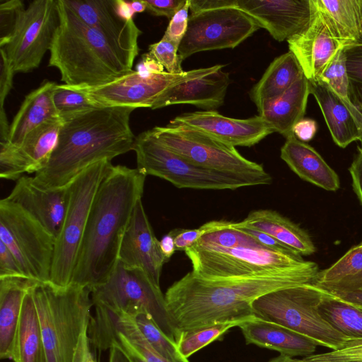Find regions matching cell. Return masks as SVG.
Wrapping results in <instances>:
<instances>
[{
    "mask_svg": "<svg viewBox=\"0 0 362 362\" xmlns=\"http://www.w3.org/2000/svg\"><path fill=\"white\" fill-rule=\"evenodd\" d=\"M83 362H98L95 357L93 355L90 349H89L85 355Z\"/></svg>",
    "mask_w": 362,
    "mask_h": 362,
    "instance_id": "obj_62",
    "label": "cell"
},
{
    "mask_svg": "<svg viewBox=\"0 0 362 362\" xmlns=\"http://www.w3.org/2000/svg\"><path fill=\"white\" fill-rule=\"evenodd\" d=\"M189 0L170 19L166 30L163 36L165 39L180 44L184 37L188 26L189 17Z\"/></svg>",
    "mask_w": 362,
    "mask_h": 362,
    "instance_id": "obj_46",
    "label": "cell"
},
{
    "mask_svg": "<svg viewBox=\"0 0 362 362\" xmlns=\"http://www.w3.org/2000/svg\"><path fill=\"white\" fill-rule=\"evenodd\" d=\"M308 27L287 40L308 81H318L337 52L346 45L327 18L315 6Z\"/></svg>",
    "mask_w": 362,
    "mask_h": 362,
    "instance_id": "obj_19",
    "label": "cell"
},
{
    "mask_svg": "<svg viewBox=\"0 0 362 362\" xmlns=\"http://www.w3.org/2000/svg\"><path fill=\"white\" fill-rule=\"evenodd\" d=\"M118 261L127 267L144 271L160 286L162 268L168 262L161 252L145 212L141 199L132 213L119 247Z\"/></svg>",
    "mask_w": 362,
    "mask_h": 362,
    "instance_id": "obj_20",
    "label": "cell"
},
{
    "mask_svg": "<svg viewBox=\"0 0 362 362\" xmlns=\"http://www.w3.org/2000/svg\"><path fill=\"white\" fill-rule=\"evenodd\" d=\"M349 171L351 177L352 187L362 205V144L358 146V151Z\"/></svg>",
    "mask_w": 362,
    "mask_h": 362,
    "instance_id": "obj_52",
    "label": "cell"
},
{
    "mask_svg": "<svg viewBox=\"0 0 362 362\" xmlns=\"http://www.w3.org/2000/svg\"><path fill=\"white\" fill-rule=\"evenodd\" d=\"M170 127H185L232 146L250 147L274 132L259 115L235 119L216 110L181 114L170 121Z\"/></svg>",
    "mask_w": 362,
    "mask_h": 362,
    "instance_id": "obj_18",
    "label": "cell"
},
{
    "mask_svg": "<svg viewBox=\"0 0 362 362\" xmlns=\"http://www.w3.org/2000/svg\"><path fill=\"white\" fill-rule=\"evenodd\" d=\"M327 291L313 284L278 289L255 299L256 317L292 329L331 350L344 347L353 338L332 327L321 315L319 305Z\"/></svg>",
    "mask_w": 362,
    "mask_h": 362,
    "instance_id": "obj_6",
    "label": "cell"
},
{
    "mask_svg": "<svg viewBox=\"0 0 362 362\" xmlns=\"http://www.w3.org/2000/svg\"><path fill=\"white\" fill-rule=\"evenodd\" d=\"M169 233L174 238L176 250L185 251L197 242L205 230L200 227L197 229L176 228Z\"/></svg>",
    "mask_w": 362,
    "mask_h": 362,
    "instance_id": "obj_49",
    "label": "cell"
},
{
    "mask_svg": "<svg viewBox=\"0 0 362 362\" xmlns=\"http://www.w3.org/2000/svg\"><path fill=\"white\" fill-rule=\"evenodd\" d=\"M57 83L45 81L24 98L10 124L8 141L18 144L33 129L53 118L60 117L53 101Z\"/></svg>",
    "mask_w": 362,
    "mask_h": 362,
    "instance_id": "obj_30",
    "label": "cell"
},
{
    "mask_svg": "<svg viewBox=\"0 0 362 362\" xmlns=\"http://www.w3.org/2000/svg\"><path fill=\"white\" fill-rule=\"evenodd\" d=\"M238 325L236 322L220 323L180 332L175 341L177 349L182 357L188 359L193 354L222 337L228 330Z\"/></svg>",
    "mask_w": 362,
    "mask_h": 362,
    "instance_id": "obj_40",
    "label": "cell"
},
{
    "mask_svg": "<svg viewBox=\"0 0 362 362\" xmlns=\"http://www.w3.org/2000/svg\"><path fill=\"white\" fill-rule=\"evenodd\" d=\"M136 71L144 75H151L164 72V67L147 52L142 55V59L136 66Z\"/></svg>",
    "mask_w": 362,
    "mask_h": 362,
    "instance_id": "obj_55",
    "label": "cell"
},
{
    "mask_svg": "<svg viewBox=\"0 0 362 362\" xmlns=\"http://www.w3.org/2000/svg\"><path fill=\"white\" fill-rule=\"evenodd\" d=\"M223 66V65L217 64L177 74L164 71L160 74L144 75L133 70L102 86L74 88L82 91L100 106L153 110L161 95L170 88L189 80L204 76L221 69Z\"/></svg>",
    "mask_w": 362,
    "mask_h": 362,
    "instance_id": "obj_14",
    "label": "cell"
},
{
    "mask_svg": "<svg viewBox=\"0 0 362 362\" xmlns=\"http://www.w3.org/2000/svg\"><path fill=\"white\" fill-rule=\"evenodd\" d=\"M33 295L41 326L45 362H83L90 349L93 306L89 287L38 282Z\"/></svg>",
    "mask_w": 362,
    "mask_h": 362,
    "instance_id": "obj_5",
    "label": "cell"
},
{
    "mask_svg": "<svg viewBox=\"0 0 362 362\" xmlns=\"http://www.w3.org/2000/svg\"><path fill=\"white\" fill-rule=\"evenodd\" d=\"M344 52L350 99L362 112V41L346 45Z\"/></svg>",
    "mask_w": 362,
    "mask_h": 362,
    "instance_id": "obj_42",
    "label": "cell"
},
{
    "mask_svg": "<svg viewBox=\"0 0 362 362\" xmlns=\"http://www.w3.org/2000/svg\"><path fill=\"white\" fill-rule=\"evenodd\" d=\"M150 345L164 358L171 362H189L180 354L176 343L168 338L146 311L131 315Z\"/></svg>",
    "mask_w": 362,
    "mask_h": 362,
    "instance_id": "obj_38",
    "label": "cell"
},
{
    "mask_svg": "<svg viewBox=\"0 0 362 362\" xmlns=\"http://www.w3.org/2000/svg\"><path fill=\"white\" fill-rule=\"evenodd\" d=\"M361 244H362V242H361Z\"/></svg>",
    "mask_w": 362,
    "mask_h": 362,
    "instance_id": "obj_64",
    "label": "cell"
},
{
    "mask_svg": "<svg viewBox=\"0 0 362 362\" xmlns=\"http://www.w3.org/2000/svg\"><path fill=\"white\" fill-rule=\"evenodd\" d=\"M59 25L57 0H35L20 14L3 49L14 73L37 69L49 51Z\"/></svg>",
    "mask_w": 362,
    "mask_h": 362,
    "instance_id": "obj_15",
    "label": "cell"
},
{
    "mask_svg": "<svg viewBox=\"0 0 362 362\" xmlns=\"http://www.w3.org/2000/svg\"><path fill=\"white\" fill-rule=\"evenodd\" d=\"M59 25L50 49L49 66L71 88L102 86L132 71L139 50L124 47L83 22L57 0Z\"/></svg>",
    "mask_w": 362,
    "mask_h": 362,
    "instance_id": "obj_4",
    "label": "cell"
},
{
    "mask_svg": "<svg viewBox=\"0 0 362 362\" xmlns=\"http://www.w3.org/2000/svg\"><path fill=\"white\" fill-rule=\"evenodd\" d=\"M109 362H129L124 355L116 347L109 349Z\"/></svg>",
    "mask_w": 362,
    "mask_h": 362,
    "instance_id": "obj_59",
    "label": "cell"
},
{
    "mask_svg": "<svg viewBox=\"0 0 362 362\" xmlns=\"http://www.w3.org/2000/svg\"><path fill=\"white\" fill-rule=\"evenodd\" d=\"M129 4L134 13H142L146 10V5L143 1H130Z\"/></svg>",
    "mask_w": 362,
    "mask_h": 362,
    "instance_id": "obj_60",
    "label": "cell"
},
{
    "mask_svg": "<svg viewBox=\"0 0 362 362\" xmlns=\"http://www.w3.org/2000/svg\"><path fill=\"white\" fill-rule=\"evenodd\" d=\"M362 270V244L348 250L328 268L318 272L313 284L320 288L357 274Z\"/></svg>",
    "mask_w": 362,
    "mask_h": 362,
    "instance_id": "obj_39",
    "label": "cell"
},
{
    "mask_svg": "<svg viewBox=\"0 0 362 362\" xmlns=\"http://www.w3.org/2000/svg\"><path fill=\"white\" fill-rule=\"evenodd\" d=\"M187 0H144L146 11L156 16L171 19Z\"/></svg>",
    "mask_w": 362,
    "mask_h": 362,
    "instance_id": "obj_48",
    "label": "cell"
},
{
    "mask_svg": "<svg viewBox=\"0 0 362 362\" xmlns=\"http://www.w3.org/2000/svg\"><path fill=\"white\" fill-rule=\"evenodd\" d=\"M91 298L93 306L129 315L141 310L147 312L163 333L175 342L177 334L165 295L144 271L117 261L107 279L91 289Z\"/></svg>",
    "mask_w": 362,
    "mask_h": 362,
    "instance_id": "obj_9",
    "label": "cell"
},
{
    "mask_svg": "<svg viewBox=\"0 0 362 362\" xmlns=\"http://www.w3.org/2000/svg\"><path fill=\"white\" fill-rule=\"evenodd\" d=\"M344 48L337 52L319 80L325 83L335 93L349 110L362 133V112L352 103L349 96Z\"/></svg>",
    "mask_w": 362,
    "mask_h": 362,
    "instance_id": "obj_37",
    "label": "cell"
},
{
    "mask_svg": "<svg viewBox=\"0 0 362 362\" xmlns=\"http://www.w3.org/2000/svg\"><path fill=\"white\" fill-rule=\"evenodd\" d=\"M53 101L61 118L91 108L102 107L82 91L65 84H57L53 93Z\"/></svg>",
    "mask_w": 362,
    "mask_h": 362,
    "instance_id": "obj_41",
    "label": "cell"
},
{
    "mask_svg": "<svg viewBox=\"0 0 362 362\" xmlns=\"http://www.w3.org/2000/svg\"><path fill=\"white\" fill-rule=\"evenodd\" d=\"M319 310L343 334L351 338H362V306L343 301L327 292L319 305Z\"/></svg>",
    "mask_w": 362,
    "mask_h": 362,
    "instance_id": "obj_35",
    "label": "cell"
},
{
    "mask_svg": "<svg viewBox=\"0 0 362 362\" xmlns=\"http://www.w3.org/2000/svg\"><path fill=\"white\" fill-rule=\"evenodd\" d=\"M237 6L278 42L305 30L313 11L311 0H237Z\"/></svg>",
    "mask_w": 362,
    "mask_h": 362,
    "instance_id": "obj_21",
    "label": "cell"
},
{
    "mask_svg": "<svg viewBox=\"0 0 362 362\" xmlns=\"http://www.w3.org/2000/svg\"><path fill=\"white\" fill-rule=\"evenodd\" d=\"M33 287L24 298L14 339L12 356L14 362H45L41 326L33 295Z\"/></svg>",
    "mask_w": 362,
    "mask_h": 362,
    "instance_id": "obj_32",
    "label": "cell"
},
{
    "mask_svg": "<svg viewBox=\"0 0 362 362\" xmlns=\"http://www.w3.org/2000/svg\"><path fill=\"white\" fill-rule=\"evenodd\" d=\"M63 123L53 118L30 132L18 144L0 143V177L18 180L25 173H36L49 162Z\"/></svg>",
    "mask_w": 362,
    "mask_h": 362,
    "instance_id": "obj_17",
    "label": "cell"
},
{
    "mask_svg": "<svg viewBox=\"0 0 362 362\" xmlns=\"http://www.w3.org/2000/svg\"><path fill=\"white\" fill-rule=\"evenodd\" d=\"M146 177L137 168L111 167L92 204L71 284L92 289L110 276Z\"/></svg>",
    "mask_w": 362,
    "mask_h": 362,
    "instance_id": "obj_2",
    "label": "cell"
},
{
    "mask_svg": "<svg viewBox=\"0 0 362 362\" xmlns=\"http://www.w3.org/2000/svg\"><path fill=\"white\" fill-rule=\"evenodd\" d=\"M185 254L192 272L203 279L233 278L296 267L305 260L297 252L269 247L206 248L192 246Z\"/></svg>",
    "mask_w": 362,
    "mask_h": 362,
    "instance_id": "obj_12",
    "label": "cell"
},
{
    "mask_svg": "<svg viewBox=\"0 0 362 362\" xmlns=\"http://www.w3.org/2000/svg\"><path fill=\"white\" fill-rule=\"evenodd\" d=\"M136 168L146 176L158 177L178 188L236 189L253 186L251 180L199 166L160 143L151 130L135 136L133 150Z\"/></svg>",
    "mask_w": 362,
    "mask_h": 362,
    "instance_id": "obj_8",
    "label": "cell"
},
{
    "mask_svg": "<svg viewBox=\"0 0 362 362\" xmlns=\"http://www.w3.org/2000/svg\"><path fill=\"white\" fill-rule=\"evenodd\" d=\"M317 129L315 120L303 118L298 122L293 128V134L300 141L307 142L315 136Z\"/></svg>",
    "mask_w": 362,
    "mask_h": 362,
    "instance_id": "obj_53",
    "label": "cell"
},
{
    "mask_svg": "<svg viewBox=\"0 0 362 362\" xmlns=\"http://www.w3.org/2000/svg\"><path fill=\"white\" fill-rule=\"evenodd\" d=\"M130 107H98L62 118L58 142L49 162L35 173L42 188H64L84 170L133 150Z\"/></svg>",
    "mask_w": 362,
    "mask_h": 362,
    "instance_id": "obj_3",
    "label": "cell"
},
{
    "mask_svg": "<svg viewBox=\"0 0 362 362\" xmlns=\"http://www.w3.org/2000/svg\"><path fill=\"white\" fill-rule=\"evenodd\" d=\"M292 357L280 354L279 356L271 359L268 362H291Z\"/></svg>",
    "mask_w": 362,
    "mask_h": 362,
    "instance_id": "obj_61",
    "label": "cell"
},
{
    "mask_svg": "<svg viewBox=\"0 0 362 362\" xmlns=\"http://www.w3.org/2000/svg\"><path fill=\"white\" fill-rule=\"evenodd\" d=\"M0 241L13 255L25 277L50 282L55 238L6 198L0 201Z\"/></svg>",
    "mask_w": 362,
    "mask_h": 362,
    "instance_id": "obj_11",
    "label": "cell"
},
{
    "mask_svg": "<svg viewBox=\"0 0 362 362\" xmlns=\"http://www.w3.org/2000/svg\"><path fill=\"white\" fill-rule=\"evenodd\" d=\"M230 224L235 228L240 230L243 232L246 233L248 235H250V236L253 237L259 243H260L262 245H264L267 247L279 250H282V251L296 252V251L293 250L292 249L289 248L288 247L286 246L285 245H284L281 243L276 240L275 238H274L271 235H269L264 232H262L258 230H255V229H253V228H249L247 226H241L238 223V222H231L230 221Z\"/></svg>",
    "mask_w": 362,
    "mask_h": 362,
    "instance_id": "obj_51",
    "label": "cell"
},
{
    "mask_svg": "<svg viewBox=\"0 0 362 362\" xmlns=\"http://www.w3.org/2000/svg\"><path fill=\"white\" fill-rule=\"evenodd\" d=\"M230 83L229 73L222 69L187 81L164 92L153 110L175 104H190L204 111L215 110L223 105Z\"/></svg>",
    "mask_w": 362,
    "mask_h": 362,
    "instance_id": "obj_24",
    "label": "cell"
},
{
    "mask_svg": "<svg viewBox=\"0 0 362 362\" xmlns=\"http://www.w3.org/2000/svg\"><path fill=\"white\" fill-rule=\"evenodd\" d=\"M93 307L88 337L95 350L100 353L115 346L129 362H171L150 345L131 315L100 305Z\"/></svg>",
    "mask_w": 362,
    "mask_h": 362,
    "instance_id": "obj_16",
    "label": "cell"
},
{
    "mask_svg": "<svg viewBox=\"0 0 362 362\" xmlns=\"http://www.w3.org/2000/svg\"><path fill=\"white\" fill-rule=\"evenodd\" d=\"M83 22L114 42L139 50L138 38L141 30L134 20L126 21L116 9L115 0H62Z\"/></svg>",
    "mask_w": 362,
    "mask_h": 362,
    "instance_id": "obj_23",
    "label": "cell"
},
{
    "mask_svg": "<svg viewBox=\"0 0 362 362\" xmlns=\"http://www.w3.org/2000/svg\"><path fill=\"white\" fill-rule=\"evenodd\" d=\"M238 223L271 235L301 256L312 255L316 250L310 236L305 230L275 211H253Z\"/></svg>",
    "mask_w": 362,
    "mask_h": 362,
    "instance_id": "obj_31",
    "label": "cell"
},
{
    "mask_svg": "<svg viewBox=\"0 0 362 362\" xmlns=\"http://www.w3.org/2000/svg\"><path fill=\"white\" fill-rule=\"evenodd\" d=\"M201 228L205 233L194 245L197 247L221 249L265 247L247 233L233 227L230 221H211Z\"/></svg>",
    "mask_w": 362,
    "mask_h": 362,
    "instance_id": "obj_36",
    "label": "cell"
},
{
    "mask_svg": "<svg viewBox=\"0 0 362 362\" xmlns=\"http://www.w3.org/2000/svg\"><path fill=\"white\" fill-rule=\"evenodd\" d=\"M291 362H362V338H353L337 350L313 354L302 358L292 357Z\"/></svg>",
    "mask_w": 362,
    "mask_h": 362,
    "instance_id": "obj_43",
    "label": "cell"
},
{
    "mask_svg": "<svg viewBox=\"0 0 362 362\" xmlns=\"http://www.w3.org/2000/svg\"><path fill=\"white\" fill-rule=\"evenodd\" d=\"M36 219L56 240L66 210L68 186L47 189L40 187L33 177L23 175L6 197Z\"/></svg>",
    "mask_w": 362,
    "mask_h": 362,
    "instance_id": "obj_22",
    "label": "cell"
},
{
    "mask_svg": "<svg viewBox=\"0 0 362 362\" xmlns=\"http://www.w3.org/2000/svg\"><path fill=\"white\" fill-rule=\"evenodd\" d=\"M347 45L362 41V11L360 0H313Z\"/></svg>",
    "mask_w": 362,
    "mask_h": 362,
    "instance_id": "obj_34",
    "label": "cell"
},
{
    "mask_svg": "<svg viewBox=\"0 0 362 362\" xmlns=\"http://www.w3.org/2000/svg\"><path fill=\"white\" fill-rule=\"evenodd\" d=\"M259 28L252 17L237 6V0L231 6L189 14L178 53L184 60L200 52L233 49Z\"/></svg>",
    "mask_w": 362,
    "mask_h": 362,
    "instance_id": "obj_13",
    "label": "cell"
},
{
    "mask_svg": "<svg viewBox=\"0 0 362 362\" xmlns=\"http://www.w3.org/2000/svg\"><path fill=\"white\" fill-rule=\"evenodd\" d=\"M236 0H189V14L202 11L225 7L235 4Z\"/></svg>",
    "mask_w": 362,
    "mask_h": 362,
    "instance_id": "obj_54",
    "label": "cell"
},
{
    "mask_svg": "<svg viewBox=\"0 0 362 362\" xmlns=\"http://www.w3.org/2000/svg\"><path fill=\"white\" fill-rule=\"evenodd\" d=\"M332 295L343 301L362 306V290Z\"/></svg>",
    "mask_w": 362,
    "mask_h": 362,
    "instance_id": "obj_57",
    "label": "cell"
},
{
    "mask_svg": "<svg viewBox=\"0 0 362 362\" xmlns=\"http://www.w3.org/2000/svg\"><path fill=\"white\" fill-rule=\"evenodd\" d=\"M310 94L309 81L303 75L282 94L262 102L257 107L258 115L286 139L303 119Z\"/></svg>",
    "mask_w": 362,
    "mask_h": 362,
    "instance_id": "obj_26",
    "label": "cell"
},
{
    "mask_svg": "<svg viewBox=\"0 0 362 362\" xmlns=\"http://www.w3.org/2000/svg\"><path fill=\"white\" fill-rule=\"evenodd\" d=\"M113 165L103 160L79 174L68 186V204L56 238L50 283L64 287L71 284L77 257L90 211L102 181Z\"/></svg>",
    "mask_w": 362,
    "mask_h": 362,
    "instance_id": "obj_7",
    "label": "cell"
},
{
    "mask_svg": "<svg viewBox=\"0 0 362 362\" xmlns=\"http://www.w3.org/2000/svg\"><path fill=\"white\" fill-rule=\"evenodd\" d=\"M38 281L24 277L0 278V358L12 359L24 298Z\"/></svg>",
    "mask_w": 362,
    "mask_h": 362,
    "instance_id": "obj_28",
    "label": "cell"
},
{
    "mask_svg": "<svg viewBox=\"0 0 362 362\" xmlns=\"http://www.w3.org/2000/svg\"><path fill=\"white\" fill-rule=\"evenodd\" d=\"M180 45L161 38L158 42L148 47V54L160 64L166 71L170 74H182L185 71L182 68L181 58L178 53Z\"/></svg>",
    "mask_w": 362,
    "mask_h": 362,
    "instance_id": "obj_44",
    "label": "cell"
},
{
    "mask_svg": "<svg viewBox=\"0 0 362 362\" xmlns=\"http://www.w3.org/2000/svg\"><path fill=\"white\" fill-rule=\"evenodd\" d=\"M11 276L25 277L13 255L6 245L0 241V278Z\"/></svg>",
    "mask_w": 362,
    "mask_h": 362,
    "instance_id": "obj_50",
    "label": "cell"
},
{
    "mask_svg": "<svg viewBox=\"0 0 362 362\" xmlns=\"http://www.w3.org/2000/svg\"><path fill=\"white\" fill-rule=\"evenodd\" d=\"M360 4H361V11H362V0H360Z\"/></svg>",
    "mask_w": 362,
    "mask_h": 362,
    "instance_id": "obj_63",
    "label": "cell"
},
{
    "mask_svg": "<svg viewBox=\"0 0 362 362\" xmlns=\"http://www.w3.org/2000/svg\"><path fill=\"white\" fill-rule=\"evenodd\" d=\"M281 158L301 179L327 191H337L340 182L336 172L311 146L294 134L286 139Z\"/></svg>",
    "mask_w": 362,
    "mask_h": 362,
    "instance_id": "obj_27",
    "label": "cell"
},
{
    "mask_svg": "<svg viewBox=\"0 0 362 362\" xmlns=\"http://www.w3.org/2000/svg\"><path fill=\"white\" fill-rule=\"evenodd\" d=\"M155 138L170 151L210 170L245 177L256 185H269L272 176L259 163L243 157L235 148L185 127H155Z\"/></svg>",
    "mask_w": 362,
    "mask_h": 362,
    "instance_id": "obj_10",
    "label": "cell"
},
{
    "mask_svg": "<svg viewBox=\"0 0 362 362\" xmlns=\"http://www.w3.org/2000/svg\"><path fill=\"white\" fill-rule=\"evenodd\" d=\"M303 75L296 57L288 51L271 62L250 90V99L257 107L262 102L282 94Z\"/></svg>",
    "mask_w": 362,
    "mask_h": 362,
    "instance_id": "obj_33",
    "label": "cell"
},
{
    "mask_svg": "<svg viewBox=\"0 0 362 362\" xmlns=\"http://www.w3.org/2000/svg\"><path fill=\"white\" fill-rule=\"evenodd\" d=\"M247 344L276 351L291 357L313 354L317 344L309 338L281 325L257 317L240 323Z\"/></svg>",
    "mask_w": 362,
    "mask_h": 362,
    "instance_id": "obj_25",
    "label": "cell"
},
{
    "mask_svg": "<svg viewBox=\"0 0 362 362\" xmlns=\"http://www.w3.org/2000/svg\"><path fill=\"white\" fill-rule=\"evenodd\" d=\"M160 249L165 258L168 261L176 251L174 238L168 233L159 240Z\"/></svg>",
    "mask_w": 362,
    "mask_h": 362,
    "instance_id": "obj_56",
    "label": "cell"
},
{
    "mask_svg": "<svg viewBox=\"0 0 362 362\" xmlns=\"http://www.w3.org/2000/svg\"><path fill=\"white\" fill-rule=\"evenodd\" d=\"M116 9L121 18L126 21L133 20L134 14L132 11L129 2L122 0H115Z\"/></svg>",
    "mask_w": 362,
    "mask_h": 362,
    "instance_id": "obj_58",
    "label": "cell"
},
{
    "mask_svg": "<svg viewBox=\"0 0 362 362\" xmlns=\"http://www.w3.org/2000/svg\"><path fill=\"white\" fill-rule=\"evenodd\" d=\"M309 88L334 143L344 148L355 141L362 142V133L355 119L335 93L320 80L309 81Z\"/></svg>",
    "mask_w": 362,
    "mask_h": 362,
    "instance_id": "obj_29",
    "label": "cell"
},
{
    "mask_svg": "<svg viewBox=\"0 0 362 362\" xmlns=\"http://www.w3.org/2000/svg\"><path fill=\"white\" fill-rule=\"evenodd\" d=\"M0 116L6 115L4 107L5 100L11 90L14 71L7 59L5 52L0 49Z\"/></svg>",
    "mask_w": 362,
    "mask_h": 362,
    "instance_id": "obj_47",
    "label": "cell"
},
{
    "mask_svg": "<svg viewBox=\"0 0 362 362\" xmlns=\"http://www.w3.org/2000/svg\"><path fill=\"white\" fill-rule=\"evenodd\" d=\"M319 272L312 261L233 278L203 279L191 271L168 288L165 298L178 336L216 324L239 325L252 319L256 317L252 306L255 299L278 289L313 284Z\"/></svg>",
    "mask_w": 362,
    "mask_h": 362,
    "instance_id": "obj_1",
    "label": "cell"
},
{
    "mask_svg": "<svg viewBox=\"0 0 362 362\" xmlns=\"http://www.w3.org/2000/svg\"><path fill=\"white\" fill-rule=\"evenodd\" d=\"M25 9L20 0L0 1V47L8 42L21 12Z\"/></svg>",
    "mask_w": 362,
    "mask_h": 362,
    "instance_id": "obj_45",
    "label": "cell"
}]
</instances>
